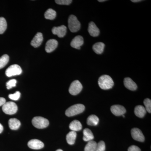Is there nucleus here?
Here are the masks:
<instances>
[{
  "instance_id": "f257e3e1",
  "label": "nucleus",
  "mask_w": 151,
  "mask_h": 151,
  "mask_svg": "<svg viewBox=\"0 0 151 151\" xmlns=\"http://www.w3.org/2000/svg\"><path fill=\"white\" fill-rule=\"evenodd\" d=\"M98 84L104 90L111 89L114 85V81L111 76L107 75L101 76L98 80Z\"/></svg>"
},
{
  "instance_id": "f03ea898",
  "label": "nucleus",
  "mask_w": 151,
  "mask_h": 151,
  "mask_svg": "<svg viewBox=\"0 0 151 151\" xmlns=\"http://www.w3.org/2000/svg\"><path fill=\"white\" fill-rule=\"evenodd\" d=\"M85 106L81 104H76L70 106L65 111V114L68 117H71L80 114L84 112Z\"/></svg>"
},
{
  "instance_id": "7ed1b4c3",
  "label": "nucleus",
  "mask_w": 151,
  "mask_h": 151,
  "mask_svg": "<svg viewBox=\"0 0 151 151\" xmlns=\"http://www.w3.org/2000/svg\"><path fill=\"white\" fill-rule=\"evenodd\" d=\"M68 26L70 32H77L81 27V24L75 16L71 15L68 18Z\"/></svg>"
},
{
  "instance_id": "20e7f679",
  "label": "nucleus",
  "mask_w": 151,
  "mask_h": 151,
  "mask_svg": "<svg viewBox=\"0 0 151 151\" xmlns=\"http://www.w3.org/2000/svg\"><path fill=\"white\" fill-rule=\"evenodd\" d=\"M32 124L35 128L42 129L48 127L49 122L47 119L43 117L37 116L32 119Z\"/></svg>"
},
{
  "instance_id": "39448f33",
  "label": "nucleus",
  "mask_w": 151,
  "mask_h": 151,
  "mask_svg": "<svg viewBox=\"0 0 151 151\" xmlns=\"http://www.w3.org/2000/svg\"><path fill=\"white\" fill-rule=\"evenodd\" d=\"M3 112L8 115H13L17 113L18 110L17 106L16 103L12 102H9L5 103L2 107Z\"/></svg>"
},
{
  "instance_id": "423d86ee",
  "label": "nucleus",
  "mask_w": 151,
  "mask_h": 151,
  "mask_svg": "<svg viewBox=\"0 0 151 151\" xmlns=\"http://www.w3.org/2000/svg\"><path fill=\"white\" fill-rule=\"evenodd\" d=\"M82 88L83 86L80 81L75 80L71 83L68 91L71 95H76L81 92Z\"/></svg>"
},
{
  "instance_id": "0eeeda50",
  "label": "nucleus",
  "mask_w": 151,
  "mask_h": 151,
  "mask_svg": "<svg viewBox=\"0 0 151 151\" xmlns=\"http://www.w3.org/2000/svg\"><path fill=\"white\" fill-rule=\"evenodd\" d=\"M22 69L19 65L14 64L9 66L6 71V74L8 77L21 74Z\"/></svg>"
},
{
  "instance_id": "6e6552de",
  "label": "nucleus",
  "mask_w": 151,
  "mask_h": 151,
  "mask_svg": "<svg viewBox=\"0 0 151 151\" xmlns=\"http://www.w3.org/2000/svg\"><path fill=\"white\" fill-rule=\"evenodd\" d=\"M131 134L132 137L138 142H144L145 140V137L142 132L140 129L138 128H134L131 131Z\"/></svg>"
},
{
  "instance_id": "1a4fd4ad",
  "label": "nucleus",
  "mask_w": 151,
  "mask_h": 151,
  "mask_svg": "<svg viewBox=\"0 0 151 151\" xmlns=\"http://www.w3.org/2000/svg\"><path fill=\"white\" fill-rule=\"evenodd\" d=\"M53 34L57 35L59 37H63L65 36L67 32V27L64 25H61L58 27L52 28V29Z\"/></svg>"
},
{
  "instance_id": "9d476101",
  "label": "nucleus",
  "mask_w": 151,
  "mask_h": 151,
  "mask_svg": "<svg viewBox=\"0 0 151 151\" xmlns=\"http://www.w3.org/2000/svg\"><path fill=\"white\" fill-rule=\"evenodd\" d=\"M111 112L116 116H123L126 113V109L124 106L121 105H114L111 106Z\"/></svg>"
},
{
  "instance_id": "9b49d317",
  "label": "nucleus",
  "mask_w": 151,
  "mask_h": 151,
  "mask_svg": "<svg viewBox=\"0 0 151 151\" xmlns=\"http://www.w3.org/2000/svg\"><path fill=\"white\" fill-rule=\"evenodd\" d=\"M84 44V39L81 36L75 37L70 43V46L73 48L80 49V47Z\"/></svg>"
},
{
  "instance_id": "f8f14e48",
  "label": "nucleus",
  "mask_w": 151,
  "mask_h": 151,
  "mask_svg": "<svg viewBox=\"0 0 151 151\" xmlns=\"http://www.w3.org/2000/svg\"><path fill=\"white\" fill-rule=\"evenodd\" d=\"M28 146L30 148L33 150H40L42 149L44 146L43 143L39 140L32 139L28 143Z\"/></svg>"
},
{
  "instance_id": "ddd939ff",
  "label": "nucleus",
  "mask_w": 151,
  "mask_h": 151,
  "mask_svg": "<svg viewBox=\"0 0 151 151\" xmlns=\"http://www.w3.org/2000/svg\"><path fill=\"white\" fill-rule=\"evenodd\" d=\"M58 45V42L55 39H50L47 41L45 46V51L50 53L55 50Z\"/></svg>"
},
{
  "instance_id": "4468645a",
  "label": "nucleus",
  "mask_w": 151,
  "mask_h": 151,
  "mask_svg": "<svg viewBox=\"0 0 151 151\" xmlns=\"http://www.w3.org/2000/svg\"><path fill=\"white\" fill-rule=\"evenodd\" d=\"M43 40V37L42 33L38 32L33 38L31 42V45L35 48L38 47L41 45Z\"/></svg>"
},
{
  "instance_id": "2eb2a0df",
  "label": "nucleus",
  "mask_w": 151,
  "mask_h": 151,
  "mask_svg": "<svg viewBox=\"0 0 151 151\" xmlns=\"http://www.w3.org/2000/svg\"><path fill=\"white\" fill-rule=\"evenodd\" d=\"M88 31L90 35L93 37L98 36L100 34V30L92 22L89 23Z\"/></svg>"
},
{
  "instance_id": "dca6fc26",
  "label": "nucleus",
  "mask_w": 151,
  "mask_h": 151,
  "mask_svg": "<svg viewBox=\"0 0 151 151\" xmlns=\"http://www.w3.org/2000/svg\"><path fill=\"white\" fill-rule=\"evenodd\" d=\"M124 84L127 89L132 91H135L137 88V86L136 83L129 77L125 78L124 80Z\"/></svg>"
},
{
  "instance_id": "f3484780",
  "label": "nucleus",
  "mask_w": 151,
  "mask_h": 151,
  "mask_svg": "<svg viewBox=\"0 0 151 151\" xmlns=\"http://www.w3.org/2000/svg\"><path fill=\"white\" fill-rule=\"evenodd\" d=\"M147 111L145 108L142 105H137L135 108V115L139 118H142L145 116Z\"/></svg>"
},
{
  "instance_id": "a211bd4d",
  "label": "nucleus",
  "mask_w": 151,
  "mask_h": 151,
  "mask_svg": "<svg viewBox=\"0 0 151 151\" xmlns=\"http://www.w3.org/2000/svg\"><path fill=\"white\" fill-rule=\"evenodd\" d=\"M69 128L71 131H74L76 132L81 130L82 126L79 121L75 120L70 123L69 125Z\"/></svg>"
},
{
  "instance_id": "6ab92c4d",
  "label": "nucleus",
  "mask_w": 151,
  "mask_h": 151,
  "mask_svg": "<svg viewBox=\"0 0 151 151\" xmlns=\"http://www.w3.org/2000/svg\"><path fill=\"white\" fill-rule=\"evenodd\" d=\"M105 46V44L103 42H98L94 44L92 47V49L95 53L97 54H101L104 51Z\"/></svg>"
},
{
  "instance_id": "aec40b11",
  "label": "nucleus",
  "mask_w": 151,
  "mask_h": 151,
  "mask_svg": "<svg viewBox=\"0 0 151 151\" xmlns=\"http://www.w3.org/2000/svg\"><path fill=\"white\" fill-rule=\"evenodd\" d=\"M9 127L12 130H16L20 127L21 123L16 119H11L9 121Z\"/></svg>"
},
{
  "instance_id": "412c9836",
  "label": "nucleus",
  "mask_w": 151,
  "mask_h": 151,
  "mask_svg": "<svg viewBox=\"0 0 151 151\" xmlns=\"http://www.w3.org/2000/svg\"><path fill=\"white\" fill-rule=\"evenodd\" d=\"M83 140L85 142H89L92 141L94 139V137L93 133L89 129H84L83 131Z\"/></svg>"
},
{
  "instance_id": "4be33fe9",
  "label": "nucleus",
  "mask_w": 151,
  "mask_h": 151,
  "mask_svg": "<svg viewBox=\"0 0 151 151\" xmlns=\"http://www.w3.org/2000/svg\"><path fill=\"white\" fill-rule=\"evenodd\" d=\"M76 137V132L71 131L69 132L66 136V141H67V143L70 145H73L75 143Z\"/></svg>"
},
{
  "instance_id": "5701e85b",
  "label": "nucleus",
  "mask_w": 151,
  "mask_h": 151,
  "mask_svg": "<svg viewBox=\"0 0 151 151\" xmlns=\"http://www.w3.org/2000/svg\"><path fill=\"white\" fill-rule=\"evenodd\" d=\"M99 119L97 116L92 115L89 116L87 119V124L89 126H96L98 124Z\"/></svg>"
},
{
  "instance_id": "b1692460",
  "label": "nucleus",
  "mask_w": 151,
  "mask_h": 151,
  "mask_svg": "<svg viewBox=\"0 0 151 151\" xmlns=\"http://www.w3.org/2000/svg\"><path fill=\"white\" fill-rule=\"evenodd\" d=\"M44 16L47 19L53 20L56 16V12L52 9H48L45 13Z\"/></svg>"
},
{
  "instance_id": "393cba45",
  "label": "nucleus",
  "mask_w": 151,
  "mask_h": 151,
  "mask_svg": "<svg viewBox=\"0 0 151 151\" xmlns=\"http://www.w3.org/2000/svg\"><path fill=\"white\" fill-rule=\"evenodd\" d=\"M97 145V143L95 141H89L85 146L84 151H95Z\"/></svg>"
},
{
  "instance_id": "a878e982",
  "label": "nucleus",
  "mask_w": 151,
  "mask_h": 151,
  "mask_svg": "<svg viewBox=\"0 0 151 151\" xmlns=\"http://www.w3.org/2000/svg\"><path fill=\"white\" fill-rule=\"evenodd\" d=\"M9 59V55H8L5 54L0 58V69L4 67L8 63Z\"/></svg>"
},
{
  "instance_id": "bb28decb",
  "label": "nucleus",
  "mask_w": 151,
  "mask_h": 151,
  "mask_svg": "<svg viewBox=\"0 0 151 151\" xmlns=\"http://www.w3.org/2000/svg\"><path fill=\"white\" fill-rule=\"evenodd\" d=\"M7 28V22L5 19L2 17H0V34H2Z\"/></svg>"
},
{
  "instance_id": "cd10ccee",
  "label": "nucleus",
  "mask_w": 151,
  "mask_h": 151,
  "mask_svg": "<svg viewBox=\"0 0 151 151\" xmlns=\"http://www.w3.org/2000/svg\"><path fill=\"white\" fill-rule=\"evenodd\" d=\"M144 105L145 106L146 111L148 113H151V100L148 98H146L144 101Z\"/></svg>"
},
{
  "instance_id": "c85d7f7f",
  "label": "nucleus",
  "mask_w": 151,
  "mask_h": 151,
  "mask_svg": "<svg viewBox=\"0 0 151 151\" xmlns=\"http://www.w3.org/2000/svg\"><path fill=\"white\" fill-rule=\"evenodd\" d=\"M105 145L104 142L100 141L99 143H97V147L95 151H105Z\"/></svg>"
},
{
  "instance_id": "c756f323",
  "label": "nucleus",
  "mask_w": 151,
  "mask_h": 151,
  "mask_svg": "<svg viewBox=\"0 0 151 151\" xmlns=\"http://www.w3.org/2000/svg\"><path fill=\"white\" fill-rule=\"evenodd\" d=\"M17 81L16 79H13L8 81L6 84L7 89H12V87H15L16 85Z\"/></svg>"
},
{
  "instance_id": "7c9ffc66",
  "label": "nucleus",
  "mask_w": 151,
  "mask_h": 151,
  "mask_svg": "<svg viewBox=\"0 0 151 151\" xmlns=\"http://www.w3.org/2000/svg\"><path fill=\"white\" fill-rule=\"evenodd\" d=\"M20 92L19 91H17L14 94H9V97L11 100H17L20 97Z\"/></svg>"
},
{
  "instance_id": "2f4dec72",
  "label": "nucleus",
  "mask_w": 151,
  "mask_h": 151,
  "mask_svg": "<svg viewBox=\"0 0 151 151\" xmlns=\"http://www.w3.org/2000/svg\"><path fill=\"white\" fill-rule=\"evenodd\" d=\"M55 3L59 5H68L72 3L71 0H56Z\"/></svg>"
},
{
  "instance_id": "473e14b6",
  "label": "nucleus",
  "mask_w": 151,
  "mask_h": 151,
  "mask_svg": "<svg viewBox=\"0 0 151 151\" xmlns=\"http://www.w3.org/2000/svg\"><path fill=\"white\" fill-rule=\"evenodd\" d=\"M128 151H141V149L137 147L135 145H132L130 146L128 149Z\"/></svg>"
},
{
  "instance_id": "72a5a7b5",
  "label": "nucleus",
  "mask_w": 151,
  "mask_h": 151,
  "mask_svg": "<svg viewBox=\"0 0 151 151\" xmlns=\"http://www.w3.org/2000/svg\"><path fill=\"white\" fill-rule=\"evenodd\" d=\"M6 99L3 97H0V106H3L6 103Z\"/></svg>"
},
{
  "instance_id": "f704fd0d",
  "label": "nucleus",
  "mask_w": 151,
  "mask_h": 151,
  "mask_svg": "<svg viewBox=\"0 0 151 151\" xmlns=\"http://www.w3.org/2000/svg\"><path fill=\"white\" fill-rule=\"evenodd\" d=\"M3 130H4V127L1 124H0V134L3 132Z\"/></svg>"
},
{
  "instance_id": "c9c22d12",
  "label": "nucleus",
  "mask_w": 151,
  "mask_h": 151,
  "mask_svg": "<svg viewBox=\"0 0 151 151\" xmlns=\"http://www.w3.org/2000/svg\"><path fill=\"white\" fill-rule=\"evenodd\" d=\"M131 1L134 3L139 2L142 1L141 0H132V1Z\"/></svg>"
},
{
  "instance_id": "e433bc0d",
  "label": "nucleus",
  "mask_w": 151,
  "mask_h": 151,
  "mask_svg": "<svg viewBox=\"0 0 151 151\" xmlns=\"http://www.w3.org/2000/svg\"><path fill=\"white\" fill-rule=\"evenodd\" d=\"M106 1V0H99V1H98L99 2H104V1Z\"/></svg>"
},
{
  "instance_id": "4c0bfd02",
  "label": "nucleus",
  "mask_w": 151,
  "mask_h": 151,
  "mask_svg": "<svg viewBox=\"0 0 151 151\" xmlns=\"http://www.w3.org/2000/svg\"><path fill=\"white\" fill-rule=\"evenodd\" d=\"M56 151H63L62 150H61V149H58V150H57Z\"/></svg>"
},
{
  "instance_id": "58836bf2",
  "label": "nucleus",
  "mask_w": 151,
  "mask_h": 151,
  "mask_svg": "<svg viewBox=\"0 0 151 151\" xmlns=\"http://www.w3.org/2000/svg\"><path fill=\"white\" fill-rule=\"evenodd\" d=\"M123 117H124V118H125V116H124V115H123Z\"/></svg>"
}]
</instances>
